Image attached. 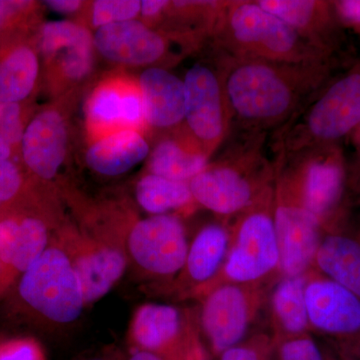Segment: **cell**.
Here are the masks:
<instances>
[{
  "label": "cell",
  "instance_id": "obj_6",
  "mask_svg": "<svg viewBox=\"0 0 360 360\" xmlns=\"http://www.w3.org/2000/svg\"><path fill=\"white\" fill-rule=\"evenodd\" d=\"M18 292L30 309L49 321H77L86 304L66 241L51 240L20 276Z\"/></svg>",
  "mask_w": 360,
  "mask_h": 360
},
{
  "label": "cell",
  "instance_id": "obj_40",
  "mask_svg": "<svg viewBox=\"0 0 360 360\" xmlns=\"http://www.w3.org/2000/svg\"><path fill=\"white\" fill-rule=\"evenodd\" d=\"M348 186L360 193V153L354 167L348 172Z\"/></svg>",
  "mask_w": 360,
  "mask_h": 360
},
{
  "label": "cell",
  "instance_id": "obj_42",
  "mask_svg": "<svg viewBox=\"0 0 360 360\" xmlns=\"http://www.w3.org/2000/svg\"><path fill=\"white\" fill-rule=\"evenodd\" d=\"M350 136H352V141H354V146H356L357 150L360 153V124Z\"/></svg>",
  "mask_w": 360,
  "mask_h": 360
},
{
  "label": "cell",
  "instance_id": "obj_18",
  "mask_svg": "<svg viewBox=\"0 0 360 360\" xmlns=\"http://www.w3.org/2000/svg\"><path fill=\"white\" fill-rule=\"evenodd\" d=\"M94 42L106 58L125 65H150L167 51V42L160 34L134 20L101 26Z\"/></svg>",
  "mask_w": 360,
  "mask_h": 360
},
{
  "label": "cell",
  "instance_id": "obj_1",
  "mask_svg": "<svg viewBox=\"0 0 360 360\" xmlns=\"http://www.w3.org/2000/svg\"><path fill=\"white\" fill-rule=\"evenodd\" d=\"M219 65L231 131L267 134L283 127L330 79L336 58L274 63L219 52Z\"/></svg>",
  "mask_w": 360,
  "mask_h": 360
},
{
  "label": "cell",
  "instance_id": "obj_5",
  "mask_svg": "<svg viewBox=\"0 0 360 360\" xmlns=\"http://www.w3.org/2000/svg\"><path fill=\"white\" fill-rule=\"evenodd\" d=\"M274 198V182L257 202L233 219L229 225L231 245L224 266L206 291L219 284L269 283L278 278L281 255Z\"/></svg>",
  "mask_w": 360,
  "mask_h": 360
},
{
  "label": "cell",
  "instance_id": "obj_25",
  "mask_svg": "<svg viewBox=\"0 0 360 360\" xmlns=\"http://www.w3.org/2000/svg\"><path fill=\"white\" fill-rule=\"evenodd\" d=\"M207 155L200 149L184 148L174 139L158 144L149 160L150 174L176 181L189 182L208 165Z\"/></svg>",
  "mask_w": 360,
  "mask_h": 360
},
{
  "label": "cell",
  "instance_id": "obj_4",
  "mask_svg": "<svg viewBox=\"0 0 360 360\" xmlns=\"http://www.w3.org/2000/svg\"><path fill=\"white\" fill-rule=\"evenodd\" d=\"M360 124V63L321 90L274 132V153L290 158L350 136Z\"/></svg>",
  "mask_w": 360,
  "mask_h": 360
},
{
  "label": "cell",
  "instance_id": "obj_22",
  "mask_svg": "<svg viewBox=\"0 0 360 360\" xmlns=\"http://www.w3.org/2000/svg\"><path fill=\"white\" fill-rule=\"evenodd\" d=\"M139 86L149 124L167 129L184 120L186 86L180 78L163 68H148L142 72Z\"/></svg>",
  "mask_w": 360,
  "mask_h": 360
},
{
  "label": "cell",
  "instance_id": "obj_13",
  "mask_svg": "<svg viewBox=\"0 0 360 360\" xmlns=\"http://www.w3.org/2000/svg\"><path fill=\"white\" fill-rule=\"evenodd\" d=\"M136 350L165 360H205V350L179 307L148 303L137 309L130 329Z\"/></svg>",
  "mask_w": 360,
  "mask_h": 360
},
{
  "label": "cell",
  "instance_id": "obj_34",
  "mask_svg": "<svg viewBox=\"0 0 360 360\" xmlns=\"http://www.w3.org/2000/svg\"><path fill=\"white\" fill-rule=\"evenodd\" d=\"M21 184L22 179L18 167L9 158H0V205L15 198Z\"/></svg>",
  "mask_w": 360,
  "mask_h": 360
},
{
  "label": "cell",
  "instance_id": "obj_21",
  "mask_svg": "<svg viewBox=\"0 0 360 360\" xmlns=\"http://www.w3.org/2000/svg\"><path fill=\"white\" fill-rule=\"evenodd\" d=\"M312 269L360 297V238L340 225L322 232Z\"/></svg>",
  "mask_w": 360,
  "mask_h": 360
},
{
  "label": "cell",
  "instance_id": "obj_32",
  "mask_svg": "<svg viewBox=\"0 0 360 360\" xmlns=\"http://www.w3.org/2000/svg\"><path fill=\"white\" fill-rule=\"evenodd\" d=\"M20 104L0 101V158H9L11 148L22 139Z\"/></svg>",
  "mask_w": 360,
  "mask_h": 360
},
{
  "label": "cell",
  "instance_id": "obj_41",
  "mask_svg": "<svg viewBox=\"0 0 360 360\" xmlns=\"http://www.w3.org/2000/svg\"><path fill=\"white\" fill-rule=\"evenodd\" d=\"M129 360H165L161 359L155 354L151 352H144V350H136L134 354L131 355Z\"/></svg>",
  "mask_w": 360,
  "mask_h": 360
},
{
  "label": "cell",
  "instance_id": "obj_26",
  "mask_svg": "<svg viewBox=\"0 0 360 360\" xmlns=\"http://www.w3.org/2000/svg\"><path fill=\"white\" fill-rule=\"evenodd\" d=\"M136 200L146 212L153 215L170 214L168 212L186 207L194 201L188 182L153 174L139 180Z\"/></svg>",
  "mask_w": 360,
  "mask_h": 360
},
{
  "label": "cell",
  "instance_id": "obj_43",
  "mask_svg": "<svg viewBox=\"0 0 360 360\" xmlns=\"http://www.w3.org/2000/svg\"><path fill=\"white\" fill-rule=\"evenodd\" d=\"M89 360H106V359H89Z\"/></svg>",
  "mask_w": 360,
  "mask_h": 360
},
{
  "label": "cell",
  "instance_id": "obj_37",
  "mask_svg": "<svg viewBox=\"0 0 360 360\" xmlns=\"http://www.w3.org/2000/svg\"><path fill=\"white\" fill-rule=\"evenodd\" d=\"M45 4L58 13H73L82 6V1L78 0H49Z\"/></svg>",
  "mask_w": 360,
  "mask_h": 360
},
{
  "label": "cell",
  "instance_id": "obj_30",
  "mask_svg": "<svg viewBox=\"0 0 360 360\" xmlns=\"http://www.w3.org/2000/svg\"><path fill=\"white\" fill-rule=\"evenodd\" d=\"M274 347L276 341L269 331H257L217 357L219 360H274Z\"/></svg>",
  "mask_w": 360,
  "mask_h": 360
},
{
  "label": "cell",
  "instance_id": "obj_44",
  "mask_svg": "<svg viewBox=\"0 0 360 360\" xmlns=\"http://www.w3.org/2000/svg\"><path fill=\"white\" fill-rule=\"evenodd\" d=\"M359 238H360V234H359Z\"/></svg>",
  "mask_w": 360,
  "mask_h": 360
},
{
  "label": "cell",
  "instance_id": "obj_29",
  "mask_svg": "<svg viewBox=\"0 0 360 360\" xmlns=\"http://www.w3.org/2000/svg\"><path fill=\"white\" fill-rule=\"evenodd\" d=\"M274 360H335L311 333L276 341Z\"/></svg>",
  "mask_w": 360,
  "mask_h": 360
},
{
  "label": "cell",
  "instance_id": "obj_17",
  "mask_svg": "<svg viewBox=\"0 0 360 360\" xmlns=\"http://www.w3.org/2000/svg\"><path fill=\"white\" fill-rule=\"evenodd\" d=\"M257 4L295 28L311 44L329 53H335L340 44L341 23L333 1L258 0Z\"/></svg>",
  "mask_w": 360,
  "mask_h": 360
},
{
  "label": "cell",
  "instance_id": "obj_9",
  "mask_svg": "<svg viewBox=\"0 0 360 360\" xmlns=\"http://www.w3.org/2000/svg\"><path fill=\"white\" fill-rule=\"evenodd\" d=\"M283 158L303 205L322 229L340 224L348 186V170L342 149L338 144L321 146Z\"/></svg>",
  "mask_w": 360,
  "mask_h": 360
},
{
  "label": "cell",
  "instance_id": "obj_15",
  "mask_svg": "<svg viewBox=\"0 0 360 360\" xmlns=\"http://www.w3.org/2000/svg\"><path fill=\"white\" fill-rule=\"evenodd\" d=\"M51 231L37 217H6L0 219V292L51 245Z\"/></svg>",
  "mask_w": 360,
  "mask_h": 360
},
{
  "label": "cell",
  "instance_id": "obj_16",
  "mask_svg": "<svg viewBox=\"0 0 360 360\" xmlns=\"http://www.w3.org/2000/svg\"><path fill=\"white\" fill-rule=\"evenodd\" d=\"M231 238V226L224 221L206 224L196 233L177 276L184 293L201 296L208 290L224 266Z\"/></svg>",
  "mask_w": 360,
  "mask_h": 360
},
{
  "label": "cell",
  "instance_id": "obj_8",
  "mask_svg": "<svg viewBox=\"0 0 360 360\" xmlns=\"http://www.w3.org/2000/svg\"><path fill=\"white\" fill-rule=\"evenodd\" d=\"M274 283L219 284L201 295L200 328L214 356L255 333Z\"/></svg>",
  "mask_w": 360,
  "mask_h": 360
},
{
  "label": "cell",
  "instance_id": "obj_3",
  "mask_svg": "<svg viewBox=\"0 0 360 360\" xmlns=\"http://www.w3.org/2000/svg\"><path fill=\"white\" fill-rule=\"evenodd\" d=\"M266 134H243L214 163L188 182L193 200L224 219H233L274 184V161L264 153Z\"/></svg>",
  "mask_w": 360,
  "mask_h": 360
},
{
  "label": "cell",
  "instance_id": "obj_38",
  "mask_svg": "<svg viewBox=\"0 0 360 360\" xmlns=\"http://www.w3.org/2000/svg\"><path fill=\"white\" fill-rule=\"evenodd\" d=\"M26 4H28V2L4 1V0H0V28L6 25V21L8 20L14 13L20 11Z\"/></svg>",
  "mask_w": 360,
  "mask_h": 360
},
{
  "label": "cell",
  "instance_id": "obj_33",
  "mask_svg": "<svg viewBox=\"0 0 360 360\" xmlns=\"http://www.w3.org/2000/svg\"><path fill=\"white\" fill-rule=\"evenodd\" d=\"M0 360H44L39 345L32 340L8 341L0 345Z\"/></svg>",
  "mask_w": 360,
  "mask_h": 360
},
{
  "label": "cell",
  "instance_id": "obj_23",
  "mask_svg": "<svg viewBox=\"0 0 360 360\" xmlns=\"http://www.w3.org/2000/svg\"><path fill=\"white\" fill-rule=\"evenodd\" d=\"M148 153L146 139L135 130L124 129L94 142L87 151L86 162L98 174L115 176L129 172Z\"/></svg>",
  "mask_w": 360,
  "mask_h": 360
},
{
  "label": "cell",
  "instance_id": "obj_14",
  "mask_svg": "<svg viewBox=\"0 0 360 360\" xmlns=\"http://www.w3.org/2000/svg\"><path fill=\"white\" fill-rule=\"evenodd\" d=\"M85 304H92L110 292L127 269L129 255L123 243L108 238H77L66 241Z\"/></svg>",
  "mask_w": 360,
  "mask_h": 360
},
{
  "label": "cell",
  "instance_id": "obj_24",
  "mask_svg": "<svg viewBox=\"0 0 360 360\" xmlns=\"http://www.w3.org/2000/svg\"><path fill=\"white\" fill-rule=\"evenodd\" d=\"M89 117L94 125L101 127L139 124L144 118L141 94L110 85L101 87L90 99Z\"/></svg>",
  "mask_w": 360,
  "mask_h": 360
},
{
  "label": "cell",
  "instance_id": "obj_39",
  "mask_svg": "<svg viewBox=\"0 0 360 360\" xmlns=\"http://www.w3.org/2000/svg\"><path fill=\"white\" fill-rule=\"evenodd\" d=\"M169 1L167 0H143L141 1V13L148 18H153L165 11Z\"/></svg>",
  "mask_w": 360,
  "mask_h": 360
},
{
  "label": "cell",
  "instance_id": "obj_27",
  "mask_svg": "<svg viewBox=\"0 0 360 360\" xmlns=\"http://www.w3.org/2000/svg\"><path fill=\"white\" fill-rule=\"evenodd\" d=\"M39 75V60L32 49H14L0 61V101L18 103L30 96Z\"/></svg>",
  "mask_w": 360,
  "mask_h": 360
},
{
  "label": "cell",
  "instance_id": "obj_11",
  "mask_svg": "<svg viewBox=\"0 0 360 360\" xmlns=\"http://www.w3.org/2000/svg\"><path fill=\"white\" fill-rule=\"evenodd\" d=\"M184 82V120L200 150L210 158L231 134V117L219 63L217 68L196 63L187 71Z\"/></svg>",
  "mask_w": 360,
  "mask_h": 360
},
{
  "label": "cell",
  "instance_id": "obj_2",
  "mask_svg": "<svg viewBox=\"0 0 360 360\" xmlns=\"http://www.w3.org/2000/svg\"><path fill=\"white\" fill-rule=\"evenodd\" d=\"M212 35L219 52L231 58L290 63L335 58L250 0L224 1Z\"/></svg>",
  "mask_w": 360,
  "mask_h": 360
},
{
  "label": "cell",
  "instance_id": "obj_10",
  "mask_svg": "<svg viewBox=\"0 0 360 360\" xmlns=\"http://www.w3.org/2000/svg\"><path fill=\"white\" fill-rule=\"evenodd\" d=\"M274 217L279 245V276H298L312 269L321 241V225L303 205L283 158L274 161Z\"/></svg>",
  "mask_w": 360,
  "mask_h": 360
},
{
  "label": "cell",
  "instance_id": "obj_36",
  "mask_svg": "<svg viewBox=\"0 0 360 360\" xmlns=\"http://www.w3.org/2000/svg\"><path fill=\"white\" fill-rule=\"evenodd\" d=\"M333 6L341 25L360 32V0L333 1Z\"/></svg>",
  "mask_w": 360,
  "mask_h": 360
},
{
  "label": "cell",
  "instance_id": "obj_12",
  "mask_svg": "<svg viewBox=\"0 0 360 360\" xmlns=\"http://www.w3.org/2000/svg\"><path fill=\"white\" fill-rule=\"evenodd\" d=\"M127 255L139 269L160 279L177 277L186 264V227L172 214L153 215L131 227L125 240Z\"/></svg>",
  "mask_w": 360,
  "mask_h": 360
},
{
  "label": "cell",
  "instance_id": "obj_31",
  "mask_svg": "<svg viewBox=\"0 0 360 360\" xmlns=\"http://www.w3.org/2000/svg\"><path fill=\"white\" fill-rule=\"evenodd\" d=\"M139 13L141 1L137 0H97L92 11V22L101 27L132 20Z\"/></svg>",
  "mask_w": 360,
  "mask_h": 360
},
{
  "label": "cell",
  "instance_id": "obj_35",
  "mask_svg": "<svg viewBox=\"0 0 360 360\" xmlns=\"http://www.w3.org/2000/svg\"><path fill=\"white\" fill-rule=\"evenodd\" d=\"M92 65V49H77L65 52L63 68L68 77L79 79L89 72Z\"/></svg>",
  "mask_w": 360,
  "mask_h": 360
},
{
  "label": "cell",
  "instance_id": "obj_7",
  "mask_svg": "<svg viewBox=\"0 0 360 360\" xmlns=\"http://www.w3.org/2000/svg\"><path fill=\"white\" fill-rule=\"evenodd\" d=\"M305 300L310 333L335 360H360V297L311 269Z\"/></svg>",
  "mask_w": 360,
  "mask_h": 360
},
{
  "label": "cell",
  "instance_id": "obj_19",
  "mask_svg": "<svg viewBox=\"0 0 360 360\" xmlns=\"http://www.w3.org/2000/svg\"><path fill=\"white\" fill-rule=\"evenodd\" d=\"M66 141L61 115L53 110L39 113L26 127L21 139L26 165L41 179H53L65 160Z\"/></svg>",
  "mask_w": 360,
  "mask_h": 360
},
{
  "label": "cell",
  "instance_id": "obj_28",
  "mask_svg": "<svg viewBox=\"0 0 360 360\" xmlns=\"http://www.w3.org/2000/svg\"><path fill=\"white\" fill-rule=\"evenodd\" d=\"M41 47L45 54L77 49H92V37L89 30L70 21H51L42 28Z\"/></svg>",
  "mask_w": 360,
  "mask_h": 360
},
{
  "label": "cell",
  "instance_id": "obj_20",
  "mask_svg": "<svg viewBox=\"0 0 360 360\" xmlns=\"http://www.w3.org/2000/svg\"><path fill=\"white\" fill-rule=\"evenodd\" d=\"M307 274L279 276L270 288L266 314L274 341L310 333L305 300Z\"/></svg>",
  "mask_w": 360,
  "mask_h": 360
}]
</instances>
